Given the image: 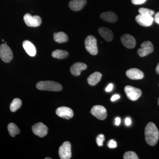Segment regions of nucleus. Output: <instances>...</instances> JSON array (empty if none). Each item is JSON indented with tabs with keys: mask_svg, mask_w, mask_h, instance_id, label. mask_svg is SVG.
Listing matches in <instances>:
<instances>
[{
	"mask_svg": "<svg viewBox=\"0 0 159 159\" xmlns=\"http://www.w3.org/2000/svg\"><path fill=\"white\" fill-rule=\"evenodd\" d=\"M9 133L11 137H14L16 135L19 134L20 130L17 125L13 123H9L8 126Z\"/></svg>",
	"mask_w": 159,
	"mask_h": 159,
	"instance_id": "b1692460",
	"label": "nucleus"
},
{
	"mask_svg": "<svg viewBox=\"0 0 159 159\" xmlns=\"http://www.w3.org/2000/svg\"><path fill=\"white\" fill-rule=\"evenodd\" d=\"M147 0H131L132 3L134 5H141L144 4Z\"/></svg>",
	"mask_w": 159,
	"mask_h": 159,
	"instance_id": "c85d7f7f",
	"label": "nucleus"
},
{
	"mask_svg": "<svg viewBox=\"0 0 159 159\" xmlns=\"http://www.w3.org/2000/svg\"><path fill=\"white\" fill-rule=\"evenodd\" d=\"M24 20L27 26L31 27H37L41 24L42 19L38 16H32L31 14L27 13L25 15Z\"/></svg>",
	"mask_w": 159,
	"mask_h": 159,
	"instance_id": "6e6552de",
	"label": "nucleus"
},
{
	"mask_svg": "<svg viewBox=\"0 0 159 159\" xmlns=\"http://www.w3.org/2000/svg\"><path fill=\"white\" fill-rule=\"evenodd\" d=\"M36 86L38 89L43 91L59 92L62 89L61 84L53 81H40L36 84Z\"/></svg>",
	"mask_w": 159,
	"mask_h": 159,
	"instance_id": "f03ea898",
	"label": "nucleus"
},
{
	"mask_svg": "<svg viewBox=\"0 0 159 159\" xmlns=\"http://www.w3.org/2000/svg\"><path fill=\"white\" fill-rule=\"evenodd\" d=\"M155 21L156 23L159 25V11L157 12L155 15Z\"/></svg>",
	"mask_w": 159,
	"mask_h": 159,
	"instance_id": "473e14b6",
	"label": "nucleus"
},
{
	"mask_svg": "<svg viewBox=\"0 0 159 159\" xmlns=\"http://www.w3.org/2000/svg\"><path fill=\"white\" fill-rule=\"evenodd\" d=\"M54 39L55 42L59 43H66L68 41L67 35L63 32L54 33Z\"/></svg>",
	"mask_w": 159,
	"mask_h": 159,
	"instance_id": "412c9836",
	"label": "nucleus"
},
{
	"mask_svg": "<svg viewBox=\"0 0 159 159\" xmlns=\"http://www.w3.org/2000/svg\"><path fill=\"white\" fill-rule=\"evenodd\" d=\"M124 91L127 98L131 101H136L142 96V91L131 86H126Z\"/></svg>",
	"mask_w": 159,
	"mask_h": 159,
	"instance_id": "20e7f679",
	"label": "nucleus"
},
{
	"mask_svg": "<svg viewBox=\"0 0 159 159\" xmlns=\"http://www.w3.org/2000/svg\"><path fill=\"white\" fill-rule=\"evenodd\" d=\"M121 40L122 44L127 48H134L135 47V39L130 34H123L121 36Z\"/></svg>",
	"mask_w": 159,
	"mask_h": 159,
	"instance_id": "f8f14e48",
	"label": "nucleus"
},
{
	"mask_svg": "<svg viewBox=\"0 0 159 159\" xmlns=\"http://www.w3.org/2000/svg\"><path fill=\"white\" fill-rule=\"evenodd\" d=\"M141 48L138 49L137 53L141 57H145L153 51L154 47L152 43L149 41L144 42L141 45Z\"/></svg>",
	"mask_w": 159,
	"mask_h": 159,
	"instance_id": "0eeeda50",
	"label": "nucleus"
},
{
	"mask_svg": "<svg viewBox=\"0 0 159 159\" xmlns=\"http://www.w3.org/2000/svg\"><path fill=\"white\" fill-rule=\"evenodd\" d=\"M135 20L140 25L149 27L153 24L154 19L152 16H145L139 14L137 16Z\"/></svg>",
	"mask_w": 159,
	"mask_h": 159,
	"instance_id": "ddd939ff",
	"label": "nucleus"
},
{
	"mask_svg": "<svg viewBox=\"0 0 159 159\" xmlns=\"http://www.w3.org/2000/svg\"><path fill=\"white\" fill-rule=\"evenodd\" d=\"M86 65L82 62H77L74 63L70 69L71 74L74 76H78L81 74L82 71L87 69Z\"/></svg>",
	"mask_w": 159,
	"mask_h": 159,
	"instance_id": "2eb2a0df",
	"label": "nucleus"
},
{
	"mask_svg": "<svg viewBox=\"0 0 159 159\" xmlns=\"http://www.w3.org/2000/svg\"><path fill=\"white\" fill-rule=\"evenodd\" d=\"M120 97V96H119V95L116 94V95H114V96H112L111 98V101L113 102V101H116V100H117V99H119Z\"/></svg>",
	"mask_w": 159,
	"mask_h": 159,
	"instance_id": "7c9ffc66",
	"label": "nucleus"
},
{
	"mask_svg": "<svg viewBox=\"0 0 159 159\" xmlns=\"http://www.w3.org/2000/svg\"><path fill=\"white\" fill-rule=\"evenodd\" d=\"M86 2V0H71L69 3V6L73 11H78L84 8Z\"/></svg>",
	"mask_w": 159,
	"mask_h": 159,
	"instance_id": "dca6fc26",
	"label": "nucleus"
},
{
	"mask_svg": "<svg viewBox=\"0 0 159 159\" xmlns=\"http://www.w3.org/2000/svg\"><path fill=\"white\" fill-rule=\"evenodd\" d=\"M158 105L159 106V98L158 99Z\"/></svg>",
	"mask_w": 159,
	"mask_h": 159,
	"instance_id": "e433bc0d",
	"label": "nucleus"
},
{
	"mask_svg": "<svg viewBox=\"0 0 159 159\" xmlns=\"http://www.w3.org/2000/svg\"><path fill=\"white\" fill-rule=\"evenodd\" d=\"M23 47L26 53L29 56L34 57L36 53V48L35 46L31 42L28 40H25L23 42Z\"/></svg>",
	"mask_w": 159,
	"mask_h": 159,
	"instance_id": "a211bd4d",
	"label": "nucleus"
},
{
	"mask_svg": "<svg viewBox=\"0 0 159 159\" xmlns=\"http://www.w3.org/2000/svg\"><path fill=\"white\" fill-rule=\"evenodd\" d=\"M91 113L94 116L99 120H104L107 117L106 109L104 107L101 105L94 106L91 109Z\"/></svg>",
	"mask_w": 159,
	"mask_h": 159,
	"instance_id": "1a4fd4ad",
	"label": "nucleus"
},
{
	"mask_svg": "<svg viewBox=\"0 0 159 159\" xmlns=\"http://www.w3.org/2000/svg\"><path fill=\"white\" fill-rule=\"evenodd\" d=\"M121 123V119L119 117H117L115 119V124L116 125H119Z\"/></svg>",
	"mask_w": 159,
	"mask_h": 159,
	"instance_id": "72a5a7b5",
	"label": "nucleus"
},
{
	"mask_svg": "<svg viewBox=\"0 0 159 159\" xmlns=\"http://www.w3.org/2000/svg\"><path fill=\"white\" fill-rule=\"evenodd\" d=\"M107 145L109 148H116L117 146V142L114 140L111 139L107 143Z\"/></svg>",
	"mask_w": 159,
	"mask_h": 159,
	"instance_id": "cd10ccee",
	"label": "nucleus"
},
{
	"mask_svg": "<svg viewBox=\"0 0 159 159\" xmlns=\"http://www.w3.org/2000/svg\"><path fill=\"white\" fill-rule=\"evenodd\" d=\"M0 57L4 62H10L13 58V54L11 49L6 44H2L0 46Z\"/></svg>",
	"mask_w": 159,
	"mask_h": 159,
	"instance_id": "39448f33",
	"label": "nucleus"
},
{
	"mask_svg": "<svg viewBox=\"0 0 159 159\" xmlns=\"http://www.w3.org/2000/svg\"><path fill=\"white\" fill-rule=\"evenodd\" d=\"M145 141L148 145L154 146L158 141L159 131L156 125L153 122H150L147 124L145 128Z\"/></svg>",
	"mask_w": 159,
	"mask_h": 159,
	"instance_id": "f257e3e1",
	"label": "nucleus"
},
{
	"mask_svg": "<svg viewBox=\"0 0 159 159\" xmlns=\"http://www.w3.org/2000/svg\"><path fill=\"white\" fill-rule=\"evenodd\" d=\"M102 78V74L99 72H95L91 74L87 79L88 83L90 85L95 86L100 81Z\"/></svg>",
	"mask_w": 159,
	"mask_h": 159,
	"instance_id": "aec40b11",
	"label": "nucleus"
},
{
	"mask_svg": "<svg viewBox=\"0 0 159 159\" xmlns=\"http://www.w3.org/2000/svg\"><path fill=\"white\" fill-rule=\"evenodd\" d=\"M105 140V137L102 134H99L97 138V143L99 146H102L103 145V142Z\"/></svg>",
	"mask_w": 159,
	"mask_h": 159,
	"instance_id": "bb28decb",
	"label": "nucleus"
},
{
	"mask_svg": "<svg viewBox=\"0 0 159 159\" xmlns=\"http://www.w3.org/2000/svg\"><path fill=\"white\" fill-rule=\"evenodd\" d=\"M22 105V101L18 98H16L12 100L10 105V109L11 112H14L21 107Z\"/></svg>",
	"mask_w": 159,
	"mask_h": 159,
	"instance_id": "5701e85b",
	"label": "nucleus"
},
{
	"mask_svg": "<svg viewBox=\"0 0 159 159\" xmlns=\"http://www.w3.org/2000/svg\"><path fill=\"white\" fill-rule=\"evenodd\" d=\"M58 154L61 159H70L72 156L71 146L69 142H65L59 147Z\"/></svg>",
	"mask_w": 159,
	"mask_h": 159,
	"instance_id": "423d86ee",
	"label": "nucleus"
},
{
	"mask_svg": "<svg viewBox=\"0 0 159 159\" xmlns=\"http://www.w3.org/2000/svg\"><path fill=\"white\" fill-rule=\"evenodd\" d=\"M85 48L91 55H96L98 54L97 40L93 35H89L84 42Z\"/></svg>",
	"mask_w": 159,
	"mask_h": 159,
	"instance_id": "7ed1b4c3",
	"label": "nucleus"
},
{
	"mask_svg": "<svg viewBox=\"0 0 159 159\" xmlns=\"http://www.w3.org/2000/svg\"><path fill=\"white\" fill-rule=\"evenodd\" d=\"M156 71L157 74H159V63L157 66L156 69Z\"/></svg>",
	"mask_w": 159,
	"mask_h": 159,
	"instance_id": "f704fd0d",
	"label": "nucleus"
},
{
	"mask_svg": "<svg viewBox=\"0 0 159 159\" xmlns=\"http://www.w3.org/2000/svg\"><path fill=\"white\" fill-rule=\"evenodd\" d=\"M69 54L67 51L61 50H56L52 53V57L57 59H62L66 58Z\"/></svg>",
	"mask_w": 159,
	"mask_h": 159,
	"instance_id": "4be33fe9",
	"label": "nucleus"
},
{
	"mask_svg": "<svg viewBox=\"0 0 159 159\" xmlns=\"http://www.w3.org/2000/svg\"><path fill=\"white\" fill-rule=\"evenodd\" d=\"M124 159H139V157L135 152L133 151H128L125 152L123 155Z\"/></svg>",
	"mask_w": 159,
	"mask_h": 159,
	"instance_id": "a878e982",
	"label": "nucleus"
},
{
	"mask_svg": "<svg viewBox=\"0 0 159 159\" xmlns=\"http://www.w3.org/2000/svg\"><path fill=\"white\" fill-rule=\"evenodd\" d=\"M98 32L100 35L106 41L111 42L113 39V34L110 29L104 27H101L98 30Z\"/></svg>",
	"mask_w": 159,
	"mask_h": 159,
	"instance_id": "6ab92c4d",
	"label": "nucleus"
},
{
	"mask_svg": "<svg viewBox=\"0 0 159 159\" xmlns=\"http://www.w3.org/2000/svg\"><path fill=\"white\" fill-rule=\"evenodd\" d=\"M139 11L140 15L145 16H152L155 13L153 10L144 8H140Z\"/></svg>",
	"mask_w": 159,
	"mask_h": 159,
	"instance_id": "393cba45",
	"label": "nucleus"
},
{
	"mask_svg": "<svg viewBox=\"0 0 159 159\" xmlns=\"http://www.w3.org/2000/svg\"><path fill=\"white\" fill-rule=\"evenodd\" d=\"M127 77L131 80H141L144 77V74L142 71L136 68L129 69L126 72Z\"/></svg>",
	"mask_w": 159,
	"mask_h": 159,
	"instance_id": "4468645a",
	"label": "nucleus"
},
{
	"mask_svg": "<svg viewBox=\"0 0 159 159\" xmlns=\"http://www.w3.org/2000/svg\"><path fill=\"white\" fill-rule=\"evenodd\" d=\"M125 125L129 126V125H130L131 124V120L130 118H126L125 119Z\"/></svg>",
	"mask_w": 159,
	"mask_h": 159,
	"instance_id": "2f4dec72",
	"label": "nucleus"
},
{
	"mask_svg": "<svg viewBox=\"0 0 159 159\" xmlns=\"http://www.w3.org/2000/svg\"><path fill=\"white\" fill-rule=\"evenodd\" d=\"M56 114L63 119H70L74 116V112L71 109L66 107H61L57 109Z\"/></svg>",
	"mask_w": 159,
	"mask_h": 159,
	"instance_id": "9b49d317",
	"label": "nucleus"
},
{
	"mask_svg": "<svg viewBox=\"0 0 159 159\" xmlns=\"http://www.w3.org/2000/svg\"><path fill=\"white\" fill-rule=\"evenodd\" d=\"M113 84H110L107 86L106 89V91L107 92H111L112 90L113 89Z\"/></svg>",
	"mask_w": 159,
	"mask_h": 159,
	"instance_id": "c756f323",
	"label": "nucleus"
},
{
	"mask_svg": "<svg viewBox=\"0 0 159 159\" xmlns=\"http://www.w3.org/2000/svg\"><path fill=\"white\" fill-rule=\"evenodd\" d=\"M48 127L42 122L36 123L32 127L33 133L40 138L45 136L48 134Z\"/></svg>",
	"mask_w": 159,
	"mask_h": 159,
	"instance_id": "9d476101",
	"label": "nucleus"
},
{
	"mask_svg": "<svg viewBox=\"0 0 159 159\" xmlns=\"http://www.w3.org/2000/svg\"><path fill=\"white\" fill-rule=\"evenodd\" d=\"M100 18L109 23H115L118 20V17L116 13L111 11L104 12L101 14Z\"/></svg>",
	"mask_w": 159,
	"mask_h": 159,
	"instance_id": "f3484780",
	"label": "nucleus"
},
{
	"mask_svg": "<svg viewBox=\"0 0 159 159\" xmlns=\"http://www.w3.org/2000/svg\"><path fill=\"white\" fill-rule=\"evenodd\" d=\"M45 159H51V158H50V157H47V158H45Z\"/></svg>",
	"mask_w": 159,
	"mask_h": 159,
	"instance_id": "c9c22d12",
	"label": "nucleus"
}]
</instances>
